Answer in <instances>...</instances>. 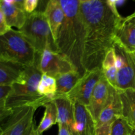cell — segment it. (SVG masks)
Instances as JSON below:
<instances>
[{"label": "cell", "instance_id": "8", "mask_svg": "<svg viewBox=\"0 0 135 135\" xmlns=\"http://www.w3.org/2000/svg\"><path fill=\"white\" fill-rule=\"evenodd\" d=\"M38 68L42 74L55 78L70 71H77L65 55L48 48L41 54Z\"/></svg>", "mask_w": 135, "mask_h": 135}, {"label": "cell", "instance_id": "4", "mask_svg": "<svg viewBox=\"0 0 135 135\" xmlns=\"http://www.w3.org/2000/svg\"><path fill=\"white\" fill-rule=\"evenodd\" d=\"M0 57L24 67L38 65L40 56L19 30L0 35Z\"/></svg>", "mask_w": 135, "mask_h": 135}, {"label": "cell", "instance_id": "1", "mask_svg": "<svg viewBox=\"0 0 135 135\" xmlns=\"http://www.w3.org/2000/svg\"><path fill=\"white\" fill-rule=\"evenodd\" d=\"M80 11L85 26L83 66L85 71L102 69L105 55L113 47L123 17L109 0L80 3Z\"/></svg>", "mask_w": 135, "mask_h": 135}, {"label": "cell", "instance_id": "10", "mask_svg": "<svg viewBox=\"0 0 135 135\" xmlns=\"http://www.w3.org/2000/svg\"><path fill=\"white\" fill-rule=\"evenodd\" d=\"M122 117V102L119 91L109 84L108 95L98 120L96 123V128L107 123L114 121L116 119Z\"/></svg>", "mask_w": 135, "mask_h": 135}, {"label": "cell", "instance_id": "27", "mask_svg": "<svg viewBox=\"0 0 135 135\" xmlns=\"http://www.w3.org/2000/svg\"><path fill=\"white\" fill-rule=\"evenodd\" d=\"M11 29V27L8 25L6 19H5V15L0 7V35L5 34Z\"/></svg>", "mask_w": 135, "mask_h": 135}, {"label": "cell", "instance_id": "2", "mask_svg": "<svg viewBox=\"0 0 135 135\" xmlns=\"http://www.w3.org/2000/svg\"><path fill=\"white\" fill-rule=\"evenodd\" d=\"M47 0H40L38 11H42ZM64 13V20L59 33L57 46L59 53L65 55L81 76L85 70L83 55L85 26L80 11L79 0H57Z\"/></svg>", "mask_w": 135, "mask_h": 135}, {"label": "cell", "instance_id": "16", "mask_svg": "<svg viewBox=\"0 0 135 135\" xmlns=\"http://www.w3.org/2000/svg\"><path fill=\"white\" fill-rule=\"evenodd\" d=\"M25 67L0 57V86H11L18 80Z\"/></svg>", "mask_w": 135, "mask_h": 135}, {"label": "cell", "instance_id": "9", "mask_svg": "<svg viewBox=\"0 0 135 135\" xmlns=\"http://www.w3.org/2000/svg\"><path fill=\"white\" fill-rule=\"evenodd\" d=\"M103 75L102 69L100 68L86 71L67 97L73 103L78 102L88 107L94 89Z\"/></svg>", "mask_w": 135, "mask_h": 135}, {"label": "cell", "instance_id": "31", "mask_svg": "<svg viewBox=\"0 0 135 135\" xmlns=\"http://www.w3.org/2000/svg\"><path fill=\"white\" fill-rule=\"evenodd\" d=\"M129 135H135V129H132L131 132L130 134H129Z\"/></svg>", "mask_w": 135, "mask_h": 135}, {"label": "cell", "instance_id": "14", "mask_svg": "<svg viewBox=\"0 0 135 135\" xmlns=\"http://www.w3.org/2000/svg\"><path fill=\"white\" fill-rule=\"evenodd\" d=\"M42 11L44 12L46 15L53 38L57 44L59 31L64 20L63 9L57 0H47Z\"/></svg>", "mask_w": 135, "mask_h": 135}, {"label": "cell", "instance_id": "13", "mask_svg": "<svg viewBox=\"0 0 135 135\" xmlns=\"http://www.w3.org/2000/svg\"><path fill=\"white\" fill-rule=\"evenodd\" d=\"M109 84L104 76L98 82L91 96L88 106L87 107L91 115L96 123L102 111L108 95Z\"/></svg>", "mask_w": 135, "mask_h": 135}, {"label": "cell", "instance_id": "26", "mask_svg": "<svg viewBox=\"0 0 135 135\" xmlns=\"http://www.w3.org/2000/svg\"><path fill=\"white\" fill-rule=\"evenodd\" d=\"M113 121L107 123L96 129V135H112V125Z\"/></svg>", "mask_w": 135, "mask_h": 135}, {"label": "cell", "instance_id": "28", "mask_svg": "<svg viewBox=\"0 0 135 135\" xmlns=\"http://www.w3.org/2000/svg\"><path fill=\"white\" fill-rule=\"evenodd\" d=\"M58 127H59L58 135H72L70 129L65 125L58 124Z\"/></svg>", "mask_w": 135, "mask_h": 135}, {"label": "cell", "instance_id": "6", "mask_svg": "<svg viewBox=\"0 0 135 135\" xmlns=\"http://www.w3.org/2000/svg\"><path fill=\"white\" fill-rule=\"evenodd\" d=\"M117 73L115 88L118 90L135 89V52H131L114 41Z\"/></svg>", "mask_w": 135, "mask_h": 135}, {"label": "cell", "instance_id": "3", "mask_svg": "<svg viewBox=\"0 0 135 135\" xmlns=\"http://www.w3.org/2000/svg\"><path fill=\"white\" fill-rule=\"evenodd\" d=\"M38 65L25 67L18 80L11 85V90L6 101L8 109L21 106H43L51 98L43 96L38 92V86L42 76Z\"/></svg>", "mask_w": 135, "mask_h": 135}, {"label": "cell", "instance_id": "19", "mask_svg": "<svg viewBox=\"0 0 135 135\" xmlns=\"http://www.w3.org/2000/svg\"><path fill=\"white\" fill-rule=\"evenodd\" d=\"M77 71H72L55 77L57 82V92L54 99L67 96L81 77Z\"/></svg>", "mask_w": 135, "mask_h": 135}, {"label": "cell", "instance_id": "22", "mask_svg": "<svg viewBox=\"0 0 135 135\" xmlns=\"http://www.w3.org/2000/svg\"><path fill=\"white\" fill-rule=\"evenodd\" d=\"M38 92L42 96L54 100L57 92L56 79L54 76L43 74L38 84Z\"/></svg>", "mask_w": 135, "mask_h": 135}, {"label": "cell", "instance_id": "25", "mask_svg": "<svg viewBox=\"0 0 135 135\" xmlns=\"http://www.w3.org/2000/svg\"><path fill=\"white\" fill-rule=\"evenodd\" d=\"M39 3L40 0H25L23 9L26 13L30 14L37 10Z\"/></svg>", "mask_w": 135, "mask_h": 135}, {"label": "cell", "instance_id": "5", "mask_svg": "<svg viewBox=\"0 0 135 135\" xmlns=\"http://www.w3.org/2000/svg\"><path fill=\"white\" fill-rule=\"evenodd\" d=\"M18 30L39 56L47 48L59 52L44 11H36L27 14L25 25Z\"/></svg>", "mask_w": 135, "mask_h": 135}, {"label": "cell", "instance_id": "21", "mask_svg": "<svg viewBox=\"0 0 135 135\" xmlns=\"http://www.w3.org/2000/svg\"><path fill=\"white\" fill-rule=\"evenodd\" d=\"M102 71L109 84L112 86H115L117 69L116 55L113 47L109 50L105 55L102 63Z\"/></svg>", "mask_w": 135, "mask_h": 135}, {"label": "cell", "instance_id": "30", "mask_svg": "<svg viewBox=\"0 0 135 135\" xmlns=\"http://www.w3.org/2000/svg\"><path fill=\"white\" fill-rule=\"evenodd\" d=\"M24 2H25V0H15V5L18 6V7L21 8V9H23Z\"/></svg>", "mask_w": 135, "mask_h": 135}, {"label": "cell", "instance_id": "33", "mask_svg": "<svg viewBox=\"0 0 135 135\" xmlns=\"http://www.w3.org/2000/svg\"><path fill=\"white\" fill-rule=\"evenodd\" d=\"M1 133H2V127H1L0 125V135L1 134Z\"/></svg>", "mask_w": 135, "mask_h": 135}, {"label": "cell", "instance_id": "23", "mask_svg": "<svg viewBox=\"0 0 135 135\" xmlns=\"http://www.w3.org/2000/svg\"><path fill=\"white\" fill-rule=\"evenodd\" d=\"M11 90V86H0V123L7 118L11 114L13 109H8L6 106V101Z\"/></svg>", "mask_w": 135, "mask_h": 135}, {"label": "cell", "instance_id": "17", "mask_svg": "<svg viewBox=\"0 0 135 135\" xmlns=\"http://www.w3.org/2000/svg\"><path fill=\"white\" fill-rule=\"evenodd\" d=\"M0 7L3 12L7 22L10 27L14 26L20 30L24 26L28 13L23 9L18 7L15 4L7 3L3 1H1Z\"/></svg>", "mask_w": 135, "mask_h": 135}, {"label": "cell", "instance_id": "29", "mask_svg": "<svg viewBox=\"0 0 135 135\" xmlns=\"http://www.w3.org/2000/svg\"><path fill=\"white\" fill-rule=\"evenodd\" d=\"M36 128L35 125H34V123H33L32 125L30 126V127L29 128L28 130L27 131V132L26 133V134L25 135H36Z\"/></svg>", "mask_w": 135, "mask_h": 135}, {"label": "cell", "instance_id": "15", "mask_svg": "<svg viewBox=\"0 0 135 135\" xmlns=\"http://www.w3.org/2000/svg\"><path fill=\"white\" fill-rule=\"evenodd\" d=\"M54 101L57 110V124L67 126L73 135L75 124L74 104L67 96L56 98Z\"/></svg>", "mask_w": 135, "mask_h": 135}, {"label": "cell", "instance_id": "34", "mask_svg": "<svg viewBox=\"0 0 135 135\" xmlns=\"http://www.w3.org/2000/svg\"><path fill=\"white\" fill-rule=\"evenodd\" d=\"M1 1H2V0H0V5H1Z\"/></svg>", "mask_w": 135, "mask_h": 135}, {"label": "cell", "instance_id": "24", "mask_svg": "<svg viewBox=\"0 0 135 135\" xmlns=\"http://www.w3.org/2000/svg\"><path fill=\"white\" fill-rule=\"evenodd\" d=\"M132 128L123 117L117 118L112 125V135H129Z\"/></svg>", "mask_w": 135, "mask_h": 135}, {"label": "cell", "instance_id": "35", "mask_svg": "<svg viewBox=\"0 0 135 135\" xmlns=\"http://www.w3.org/2000/svg\"><path fill=\"white\" fill-rule=\"evenodd\" d=\"M134 1H135V0H134Z\"/></svg>", "mask_w": 135, "mask_h": 135}, {"label": "cell", "instance_id": "12", "mask_svg": "<svg viewBox=\"0 0 135 135\" xmlns=\"http://www.w3.org/2000/svg\"><path fill=\"white\" fill-rule=\"evenodd\" d=\"M131 52H135V12L123 17L116 30L115 40Z\"/></svg>", "mask_w": 135, "mask_h": 135}, {"label": "cell", "instance_id": "7", "mask_svg": "<svg viewBox=\"0 0 135 135\" xmlns=\"http://www.w3.org/2000/svg\"><path fill=\"white\" fill-rule=\"evenodd\" d=\"M37 109L34 106H21L13 109L2 127L1 135H25L32 125Z\"/></svg>", "mask_w": 135, "mask_h": 135}, {"label": "cell", "instance_id": "20", "mask_svg": "<svg viewBox=\"0 0 135 135\" xmlns=\"http://www.w3.org/2000/svg\"><path fill=\"white\" fill-rule=\"evenodd\" d=\"M44 107V113L39 125L36 128V135H42L44 132L57 123V110L54 100L47 102Z\"/></svg>", "mask_w": 135, "mask_h": 135}, {"label": "cell", "instance_id": "11", "mask_svg": "<svg viewBox=\"0 0 135 135\" xmlns=\"http://www.w3.org/2000/svg\"><path fill=\"white\" fill-rule=\"evenodd\" d=\"M74 104V124L73 135H96V123L86 105L75 102Z\"/></svg>", "mask_w": 135, "mask_h": 135}, {"label": "cell", "instance_id": "32", "mask_svg": "<svg viewBox=\"0 0 135 135\" xmlns=\"http://www.w3.org/2000/svg\"><path fill=\"white\" fill-rule=\"evenodd\" d=\"M80 1V3H84V2H87V1H89L90 0H79Z\"/></svg>", "mask_w": 135, "mask_h": 135}, {"label": "cell", "instance_id": "18", "mask_svg": "<svg viewBox=\"0 0 135 135\" xmlns=\"http://www.w3.org/2000/svg\"><path fill=\"white\" fill-rule=\"evenodd\" d=\"M119 91L122 102V117L135 129V89Z\"/></svg>", "mask_w": 135, "mask_h": 135}]
</instances>
